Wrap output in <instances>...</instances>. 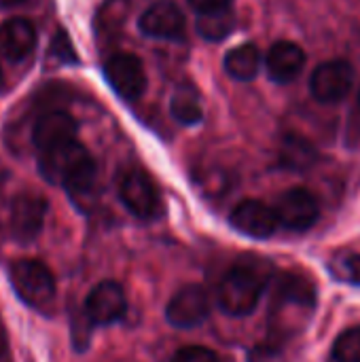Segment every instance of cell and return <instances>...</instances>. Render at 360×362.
I'll return each instance as SVG.
<instances>
[{"label":"cell","instance_id":"4fadbf2b","mask_svg":"<svg viewBox=\"0 0 360 362\" xmlns=\"http://www.w3.org/2000/svg\"><path fill=\"white\" fill-rule=\"evenodd\" d=\"M79 125L74 117L66 110H47L38 117L32 129V142L42 153L68 140H76Z\"/></svg>","mask_w":360,"mask_h":362},{"label":"cell","instance_id":"83f0119b","mask_svg":"<svg viewBox=\"0 0 360 362\" xmlns=\"http://www.w3.org/2000/svg\"><path fill=\"white\" fill-rule=\"evenodd\" d=\"M359 110H360V95H359Z\"/></svg>","mask_w":360,"mask_h":362},{"label":"cell","instance_id":"30bf717a","mask_svg":"<svg viewBox=\"0 0 360 362\" xmlns=\"http://www.w3.org/2000/svg\"><path fill=\"white\" fill-rule=\"evenodd\" d=\"M142 34L161 40H180L187 30L185 15L180 6L172 0H157L153 2L138 21Z\"/></svg>","mask_w":360,"mask_h":362},{"label":"cell","instance_id":"277c9868","mask_svg":"<svg viewBox=\"0 0 360 362\" xmlns=\"http://www.w3.org/2000/svg\"><path fill=\"white\" fill-rule=\"evenodd\" d=\"M354 83V70L344 59H331L320 64L310 78V91L314 100L323 104H335L342 102Z\"/></svg>","mask_w":360,"mask_h":362},{"label":"cell","instance_id":"6da1fadb","mask_svg":"<svg viewBox=\"0 0 360 362\" xmlns=\"http://www.w3.org/2000/svg\"><path fill=\"white\" fill-rule=\"evenodd\" d=\"M38 165L49 182L64 187L70 195H87L95 185L98 165L79 140L42 151Z\"/></svg>","mask_w":360,"mask_h":362},{"label":"cell","instance_id":"7402d4cb","mask_svg":"<svg viewBox=\"0 0 360 362\" xmlns=\"http://www.w3.org/2000/svg\"><path fill=\"white\" fill-rule=\"evenodd\" d=\"M331 272L342 282L360 286V255L359 252H339L331 259Z\"/></svg>","mask_w":360,"mask_h":362},{"label":"cell","instance_id":"52a82bcc","mask_svg":"<svg viewBox=\"0 0 360 362\" xmlns=\"http://www.w3.org/2000/svg\"><path fill=\"white\" fill-rule=\"evenodd\" d=\"M104 76L112 91L123 100H138L146 89V72L142 62L129 53H117L106 59Z\"/></svg>","mask_w":360,"mask_h":362},{"label":"cell","instance_id":"9a60e30c","mask_svg":"<svg viewBox=\"0 0 360 362\" xmlns=\"http://www.w3.org/2000/svg\"><path fill=\"white\" fill-rule=\"evenodd\" d=\"M36 47V28L28 19H8L0 25V51L11 62L25 59Z\"/></svg>","mask_w":360,"mask_h":362},{"label":"cell","instance_id":"5b68a950","mask_svg":"<svg viewBox=\"0 0 360 362\" xmlns=\"http://www.w3.org/2000/svg\"><path fill=\"white\" fill-rule=\"evenodd\" d=\"M119 197L123 206L138 218H153L159 210V193L155 182L138 168L123 172L119 180Z\"/></svg>","mask_w":360,"mask_h":362},{"label":"cell","instance_id":"484cf974","mask_svg":"<svg viewBox=\"0 0 360 362\" xmlns=\"http://www.w3.org/2000/svg\"><path fill=\"white\" fill-rule=\"evenodd\" d=\"M21 2H25V0H0L2 6H17V4H21Z\"/></svg>","mask_w":360,"mask_h":362},{"label":"cell","instance_id":"8fae6325","mask_svg":"<svg viewBox=\"0 0 360 362\" xmlns=\"http://www.w3.org/2000/svg\"><path fill=\"white\" fill-rule=\"evenodd\" d=\"M127 299L117 282H100L85 299V316L91 325H112L125 316Z\"/></svg>","mask_w":360,"mask_h":362},{"label":"cell","instance_id":"3957f363","mask_svg":"<svg viewBox=\"0 0 360 362\" xmlns=\"http://www.w3.org/2000/svg\"><path fill=\"white\" fill-rule=\"evenodd\" d=\"M8 280L17 297L30 308H45L55 297V278L42 261H15L8 267Z\"/></svg>","mask_w":360,"mask_h":362},{"label":"cell","instance_id":"ba28073f","mask_svg":"<svg viewBox=\"0 0 360 362\" xmlns=\"http://www.w3.org/2000/svg\"><path fill=\"white\" fill-rule=\"evenodd\" d=\"M45 216H47L45 197L34 195V193L17 195L11 202V208H8L11 235L21 244H28V242L36 240L40 235V231H42Z\"/></svg>","mask_w":360,"mask_h":362},{"label":"cell","instance_id":"603a6c76","mask_svg":"<svg viewBox=\"0 0 360 362\" xmlns=\"http://www.w3.org/2000/svg\"><path fill=\"white\" fill-rule=\"evenodd\" d=\"M170 362H219V356L204 346H187L180 348Z\"/></svg>","mask_w":360,"mask_h":362},{"label":"cell","instance_id":"ac0fdd59","mask_svg":"<svg viewBox=\"0 0 360 362\" xmlns=\"http://www.w3.org/2000/svg\"><path fill=\"white\" fill-rule=\"evenodd\" d=\"M225 70L229 76H233L236 81H250L257 76L259 68H261V53L252 42H244L233 47L223 62Z\"/></svg>","mask_w":360,"mask_h":362},{"label":"cell","instance_id":"7c38bea8","mask_svg":"<svg viewBox=\"0 0 360 362\" xmlns=\"http://www.w3.org/2000/svg\"><path fill=\"white\" fill-rule=\"evenodd\" d=\"M229 221L240 233H244L248 238H255V240H265V238L274 235L276 229H278L274 208H269L267 204H263L259 199L240 202L233 208Z\"/></svg>","mask_w":360,"mask_h":362},{"label":"cell","instance_id":"d4e9b609","mask_svg":"<svg viewBox=\"0 0 360 362\" xmlns=\"http://www.w3.org/2000/svg\"><path fill=\"white\" fill-rule=\"evenodd\" d=\"M191 8H195L199 15L202 13H214L223 8H231V0H189Z\"/></svg>","mask_w":360,"mask_h":362},{"label":"cell","instance_id":"e0dca14e","mask_svg":"<svg viewBox=\"0 0 360 362\" xmlns=\"http://www.w3.org/2000/svg\"><path fill=\"white\" fill-rule=\"evenodd\" d=\"M316 159H318V153L310 140H306L303 136H297V134L284 136V140L280 144V163L286 170H293V172L310 170L316 163Z\"/></svg>","mask_w":360,"mask_h":362},{"label":"cell","instance_id":"44dd1931","mask_svg":"<svg viewBox=\"0 0 360 362\" xmlns=\"http://www.w3.org/2000/svg\"><path fill=\"white\" fill-rule=\"evenodd\" d=\"M333 362H360V327L344 331L331 350Z\"/></svg>","mask_w":360,"mask_h":362},{"label":"cell","instance_id":"2e32d148","mask_svg":"<svg viewBox=\"0 0 360 362\" xmlns=\"http://www.w3.org/2000/svg\"><path fill=\"white\" fill-rule=\"evenodd\" d=\"M276 303L312 310L316 303L314 286L306 278H299L293 274H282L276 280Z\"/></svg>","mask_w":360,"mask_h":362},{"label":"cell","instance_id":"8992f818","mask_svg":"<svg viewBox=\"0 0 360 362\" xmlns=\"http://www.w3.org/2000/svg\"><path fill=\"white\" fill-rule=\"evenodd\" d=\"M274 214L278 225L291 229V231H308L320 216V208L316 197L308 189H289L284 191L276 206Z\"/></svg>","mask_w":360,"mask_h":362},{"label":"cell","instance_id":"d6986e66","mask_svg":"<svg viewBox=\"0 0 360 362\" xmlns=\"http://www.w3.org/2000/svg\"><path fill=\"white\" fill-rule=\"evenodd\" d=\"M170 112L182 125H195V123H199L202 117H204V108H202V102H199L197 91L191 85L176 89L174 95H172V102H170Z\"/></svg>","mask_w":360,"mask_h":362},{"label":"cell","instance_id":"4316f807","mask_svg":"<svg viewBox=\"0 0 360 362\" xmlns=\"http://www.w3.org/2000/svg\"><path fill=\"white\" fill-rule=\"evenodd\" d=\"M2 85H4V72H2V68H0V89H2Z\"/></svg>","mask_w":360,"mask_h":362},{"label":"cell","instance_id":"7a4b0ae2","mask_svg":"<svg viewBox=\"0 0 360 362\" xmlns=\"http://www.w3.org/2000/svg\"><path fill=\"white\" fill-rule=\"evenodd\" d=\"M265 274L255 265H236L231 267L219 286V305L229 316H248L261 301L265 291Z\"/></svg>","mask_w":360,"mask_h":362},{"label":"cell","instance_id":"9c48e42d","mask_svg":"<svg viewBox=\"0 0 360 362\" xmlns=\"http://www.w3.org/2000/svg\"><path fill=\"white\" fill-rule=\"evenodd\" d=\"M210 314L208 293L199 284L182 286L168 303L166 318L176 329H193L202 325Z\"/></svg>","mask_w":360,"mask_h":362},{"label":"cell","instance_id":"ffe728a7","mask_svg":"<svg viewBox=\"0 0 360 362\" xmlns=\"http://www.w3.org/2000/svg\"><path fill=\"white\" fill-rule=\"evenodd\" d=\"M197 32L208 40H223L227 38L236 28V17L231 8L214 11V13H202L197 15Z\"/></svg>","mask_w":360,"mask_h":362},{"label":"cell","instance_id":"5bb4252c","mask_svg":"<svg viewBox=\"0 0 360 362\" xmlns=\"http://www.w3.org/2000/svg\"><path fill=\"white\" fill-rule=\"evenodd\" d=\"M267 74L272 81L276 83H291L293 78H297L306 66V53L297 42L291 40H278L272 45L267 59Z\"/></svg>","mask_w":360,"mask_h":362},{"label":"cell","instance_id":"cb8c5ba5","mask_svg":"<svg viewBox=\"0 0 360 362\" xmlns=\"http://www.w3.org/2000/svg\"><path fill=\"white\" fill-rule=\"evenodd\" d=\"M51 53H55V55H57L59 59H64V62L74 59L72 45H70V40L66 38V34H64V32H59V34H57V38L51 42Z\"/></svg>","mask_w":360,"mask_h":362}]
</instances>
